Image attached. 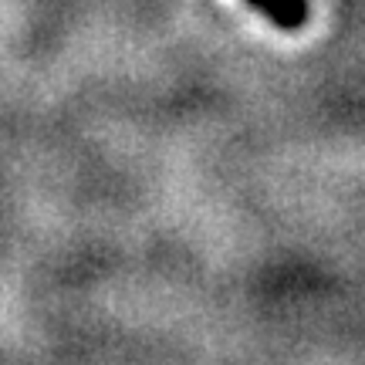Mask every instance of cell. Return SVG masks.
Masks as SVG:
<instances>
[{
    "instance_id": "cell-1",
    "label": "cell",
    "mask_w": 365,
    "mask_h": 365,
    "mask_svg": "<svg viewBox=\"0 0 365 365\" xmlns=\"http://www.w3.org/2000/svg\"><path fill=\"white\" fill-rule=\"evenodd\" d=\"M247 4L264 11L267 17H274L277 24H284V27H294L304 17V4L301 0H247Z\"/></svg>"
}]
</instances>
